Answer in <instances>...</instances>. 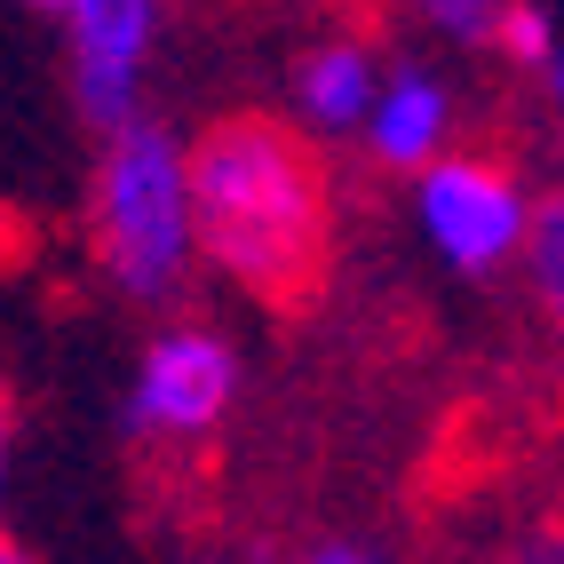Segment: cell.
<instances>
[{
	"mask_svg": "<svg viewBox=\"0 0 564 564\" xmlns=\"http://www.w3.org/2000/svg\"><path fill=\"white\" fill-rule=\"evenodd\" d=\"M303 564H382L373 549H350V541H326V549H311Z\"/></svg>",
	"mask_w": 564,
	"mask_h": 564,
	"instance_id": "obj_12",
	"label": "cell"
},
{
	"mask_svg": "<svg viewBox=\"0 0 564 564\" xmlns=\"http://www.w3.org/2000/svg\"><path fill=\"white\" fill-rule=\"evenodd\" d=\"M413 17H422L437 41H454V48H494L509 0H413Z\"/></svg>",
	"mask_w": 564,
	"mask_h": 564,
	"instance_id": "obj_9",
	"label": "cell"
},
{
	"mask_svg": "<svg viewBox=\"0 0 564 564\" xmlns=\"http://www.w3.org/2000/svg\"><path fill=\"white\" fill-rule=\"evenodd\" d=\"M413 223L437 262H454L462 279H485L501 262L524 254V231H533V199H524L517 167L477 160V152H437L422 175H413Z\"/></svg>",
	"mask_w": 564,
	"mask_h": 564,
	"instance_id": "obj_4",
	"label": "cell"
},
{
	"mask_svg": "<svg viewBox=\"0 0 564 564\" xmlns=\"http://www.w3.org/2000/svg\"><path fill=\"white\" fill-rule=\"evenodd\" d=\"M509 64H524V72H541L549 56H556V17L549 9H533V0H509V17H501V41H494Z\"/></svg>",
	"mask_w": 564,
	"mask_h": 564,
	"instance_id": "obj_10",
	"label": "cell"
},
{
	"mask_svg": "<svg viewBox=\"0 0 564 564\" xmlns=\"http://www.w3.org/2000/svg\"><path fill=\"white\" fill-rule=\"evenodd\" d=\"M88 167V262L120 303H175L199 271V215H192V143L160 120L96 128Z\"/></svg>",
	"mask_w": 564,
	"mask_h": 564,
	"instance_id": "obj_2",
	"label": "cell"
},
{
	"mask_svg": "<svg viewBox=\"0 0 564 564\" xmlns=\"http://www.w3.org/2000/svg\"><path fill=\"white\" fill-rule=\"evenodd\" d=\"M24 9H48V0H24Z\"/></svg>",
	"mask_w": 564,
	"mask_h": 564,
	"instance_id": "obj_15",
	"label": "cell"
},
{
	"mask_svg": "<svg viewBox=\"0 0 564 564\" xmlns=\"http://www.w3.org/2000/svg\"><path fill=\"white\" fill-rule=\"evenodd\" d=\"M64 24V64H72V104L96 128H120L143 111V80L160 56L167 0H48Z\"/></svg>",
	"mask_w": 564,
	"mask_h": 564,
	"instance_id": "obj_5",
	"label": "cell"
},
{
	"mask_svg": "<svg viewBox=\"0 0 564 564\" xmlns=\"http://www.w3.org/2000/svg\"><path fill=\"white\" fill-rule=\"evenodd\" d=\"M0 564H32V549H24V541H9V533H0Z\"/></svg>",
	"mask_w": 564,
	"mask_h": 564,
	"instance_id": "obj_14",
	"label": "cell"
},
{
	"mask_svg": "<svg viewBox=\"0 0 564 564\" xmlns=\"http://www.w3.org/2000/svg\"><path fill=\"white\" fill-rule=\"evenodd\" d=\"M541 80H549V96H556V104H564V48H556V56H549V64H541Z\"/></svg>",
	"mask_w": 564,
	"mask_h": 564,
	"instance_id": "obj_13",
	"label": "cell"
},
{
	"mask_svg": "<svg viewBox=\"0 0 564 564\" xmlns=\"http://www.w3.org/2000/svg\"><path fill=\"white\" fill-rule=\"evenodd\" d=\"M247 390V366H239V343L207 318H167L152 343L135 350V373H128V437L143 445H207L231 405Z\"/></svg>",
	"mask_w": 564,
	"mask_h": 564,
	"instance_id": "obj_3",
	"label": "cell"
},
{
	"mask_svg": "<svg viewBox=\"0 0 564 564\" xmlns=\"http://www.w3.org/2000/svg\"><path fill=\"white\" fill-rule=\"evenodd\" d=\"M524 279H533V303L564 326V199L556 207H533V231H524Z\"/></svg>",
	"mask_w": 564,
	"mask_h": 564,
	"instance_id": "obj_8",
	"label": "cell"
},
{
	"mask_svg": "<svg viewBox=\"0 0 564 564\" xmlns=\"http://www.w3.org/2000/svg\"><path fill=\"white\" fill-rule=\"evenodd\" d=\"M192 215L199 262L254 294V303H303L326 262V167L318 135L294 120H215L192 135Z\"/></svg>",
	"mask_w": 564,
	"mask_h": 564,
	"instance_id": "obj_1",
	"label": "cell"
},
{
	"mask_svg": "<svg viewBox=\"0 0 564 564\" xmlns=\"http://www.w3.org/2000/svg\"><path fill=\"white\" fill-rule=\"evenodd\" d=\"M373 96H382V56L366 41H350V32L311 41L286 72V120L303 135H318V143H350L366 128Z\"/></svg>",
	"mask_w": 564,
	"mask_h": 564,
	"instance_id": "obj_6",
	"label": "cell"
},
{
	"mask_svg": "<svg viewBox=\"0 0 564 564\" xmlns=\"http://www.w3.org/2000/svg\"><path fill=\"white\" fill-rule=\"evenodd\" d=\"M358 152L373 167H398V175H422L437 152H454V96L430 64H390L382 72V96H373L366 128H358Z\"/></svg>",
	"mask_w": 564,
	"mask_h": 564,
	"instance_id": "obj_7",
	"label": "cell"
},
{
	"mask_svg": "<svg viewBox=\"0 0 564 564\" xmlns=\"http://www.w3.org/2000/svg\"><path fill=\"white\" fill-rule=\"evenodd\" d=\"M9 477H17V413L0 398V509H9Z\"/></svg>",
	"mask_w": 564,
	"mask_h": 564,
	"instance_id": "obj_11",
	"label": "cell"
}]
</instances>
